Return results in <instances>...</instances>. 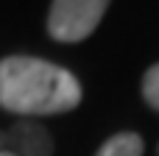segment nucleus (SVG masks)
I'll return each mask as SVG.
<instances>
[{
	"label": "nucleus",
	"mask_w": 159,
	"mask_h": 156,
	"mask_svg": "<svg viewBox=\"0 0 159 156\" xmlns=\"http://www.w3.org/2000/svg\"><path fill=\"white\" fill-rule=\"evenodd\" d=\"M81 103L78 78L36 56L0 59V109L20 117H48L73 112Z\"/></svg>",
	"instance_id": "1"
},
{
	"label": "nucleus",
	"mask_w": 159,
	"mask_h": 156,
	"mask_svg": "<svg viewBox=\"0 0 159 156\" xmlns=\"http://www.w3.org/2000/svg\"><path fill=\"white\" fill-rule=\"evenodd\" d=\"M143 98L154 112H159V61L154 67H148L143 75Z\"/></svg>",
	"instance_id": "5"
},
{
	"label": "nucleus",
	"mask_w": 159,
	"mask_h": 156,
	"mask_svg": "<svg viewBox=\"0 0 159 156\" xmlns=\"http://www.w3.org/2000/svg\"><path fill=\"white\" fill-rule=\"evenodd\" d=\"M109 0H53L48 11V33L56 42H84L103 20Z\"/></svg>",
	"instance_id": "2"
},
{
	"label": "nucleus",
	"mask_w": 159,
	"mask_h": 156,
	"mask_svg": "<svg viewBox=\"0 0 159 156\" xmlns=\"http://www.w3.org/2000/svg\"><path fill=\"white\" fill-rule=\"evenodd\" d=\"M0 156H11V154H0Z\"/></svg>",
	"instance_id": "7"
},
{
	"label": "nucleus",
	"mask_w": 159,
	"mask_h": 156,
	"mask_svg": "<svg viewBox=\"0 0 159 156\" xmlns=\"http://www.w3.org/2000/svg\"><path fill=\"white\" fill-rule=\"evenodd\" d=\"M145 145H143V137L140 134H131V131H123V134H115L109 137L95 156H143Z\"/></svg>",
	"instance_id": "4"
},
{
	"label": "nucleus",
	"mask_w": 159,
	"mask_h": 156,
	"mask_svg": "<svg viewBox=\"0 0 159 156\" xmlns=\"http://www.w3.org/2000/svg\"><path fill=\"white\" fill-rule=\"evenodd\" d=\"M0 154H6V131H0Z\"/></svg>",
	"instance_id": "6"
},
{
	"label": "nucleus",
	"mask_w": 159,
	"mask_h": 156,
	"mask_svg": "<svg viewBox=\"0 0 159 156\" xmlns=\"http://www.w3.org/2000/svg\"><path fill=\"white\" fill-rule=\"evenodd\" d=\"M6 154L11 156H53V137L50 131L31 120L20 117L8 131H6Z\"/></svg>",
	"instance_id": "3"
}]
</instances>
